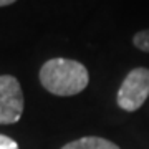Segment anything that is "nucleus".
<instances>
[{"label":"nucleus","instance_id":"obj_4","mask_svg":"<svg viewBox=\"0 0 149 149\" xmlns=\"http://www.w3.org/2000/svg\"><path fill=\"white\" fill-rule=\"evenodd\" d=\"M61 149H119L118 144L111 143L104 138H96V136H86L76 141L65 144Z\"/></svg>","mask_w":149,"mask_h":149},{"label":"nucleus","instance_id":"obj_5","mask_svg":"<svg viewBox=\"0 0 149 149\" xmlns=\"http://www.w3.org/2000/svg\"><path fill=\"white\" fill-rule=\"evenodd\" d=\"M133 43H134V47L139 48L141 52L149 53V28L141 30V32L136 33L133 37Z\"/></svg>","mask_w":149,"mask_h":149},{"label":"nucleus","instance_id":"obj_3","mask_svg":"<svg viewBox=\"0 0 149 149\" xmlns=\"http://www.w3.org/2000/svg\"><path fill=\"white\" fill-rule=\"evenodd\" d=\"M23 113V93L15 76H0V124H13Z\"/></svg>","mask_w":149,"mask_h":149},{"label":"nucleus","instance_id":"obj_7","mask_svg":"<svg viewBox=\"0 0 149 149\" xmlns=\"http://www.w3.org/2000/svg\"><path fill=\"white\" fill-rule=\"evenodd\" d=\"M17 0H0V7H5V5H12L15 3Z\"/></svg>","mask_w":149,"mask_h":149},{"label":"nucleus","instance_id":"obj_1","mask_svg":"<svg viewBox=\"0 0 149 149\" xmlns=\"http://www.w3.org/2000/svg\"><path fill=\"white\" fill-rule=\"evenodd\" d=\"M43 88L56 96H73L90 83V73L83 63L68 58H52L40 70Z\"/></svg>","mask_w":149,"mask_h":149},{"label":"nucleus","instance_id":"obj_6","mask_svg":"<svg viewBox=\"0 0 149 149\" xmlns=\"http://www.w3.org/2000/svg\"><path fill=\"white\" fill-rule=\"evenodd\" d=\"M0 149H18V144L8 136L0 134Z\"/></svg>","mask_w":149,"mask_h":149},{"label":"nucleus","instance_id":"obj_2","mask_svg":"<svg viewBox=\"0 0 149 149\" xmlns=\"http://www.w3.org/2000/svg\"><path fill=\"white\" fill-rule=\"evenodd\" d=\"M149 96V68L131 70L121 83L116 95L118 106L128 113L138 111Z\"/></svg>","mask_w":149,"mask_h":149}]
</instances>
